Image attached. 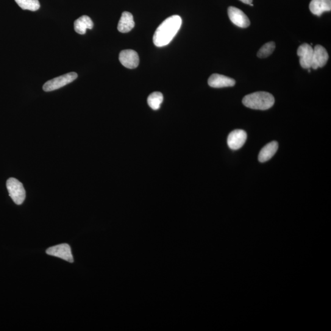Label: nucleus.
<instances>
[{"instance_id": "nucleus-3", "label": "nucleus", "mask_w": 331, "mask_h": 331, "mask_svg": "<svg viewBox=\"0 0 331 331\" xmlns=\"http://www.w3.org/2000/svg\"><path fill=\"white\" fill-rule=\"evenodd\" d=\"M10 196L16 204L21 205L26 199V193L23 184L15 178H10L7 182Z\"/></svg>"}, {"instance_id": "nucleus-5", "label": "nucleus", "mask_w": 331, "mask_h": 331, "mask_svg": "<svg viewBox=\"0 0 331 331\" xmlns=\"http://www.w3.org/2000/svg\"><path fill=\"white\" fill-rule=\"evenodd\" d=\"M46 254L53 257L60 258L69 263L74 262L71 247L68 244H62L50 247L46 250Z\"/></svg>"}, {"instance_id": "nucleus-13", "label": "nucleus", "mask_w": 331, "mask_h": 331, "mask_svg": "<svg viewBox=\"0 0 331 331\" xmlns=\"http://www.w3.org/2000/svg\"><path fill=\"white\" fill-rule=\"evenodd\" d=\"M279 148V144L276 141H272L261 150L258 156L259 161L261 163L266 162L273 157Z\"/></svg>"}, {"instance_id": "nucleus-19", "label": "nucleus", "mask_w": 331, "mask_h": 331, "mask_svg": "<svg viewBox=\"0 0 331 331\" xmlns=\"http://www.w3.org/2000/svg\"><path fill=\"white\" fill-rule=\"evenodd\" d=\"M241 2L244 3V4H246L247 5H250L252 4V3L253 2V0H240Z\"/></svg>"}, {"instance_id": "nucleus-8", "label": "nucleus", "mask_w": 331, "mask_h": 331, "mask_svg": "<svg viewBox=\"0 0 331 331\" xmlns=\"http://www.w3.org/2000/svg\"><path fill=\"white\" fill-rule=\"evenodd\" d=\"M119 60L122 65L129 69L137 68L140 63L138 53L133 50H124L120 53Z\"/></svg>"}, {"instance_id": "nucleus-17", "label": "nucleus", "mask_w": 331, "mask_h": 331, "mask_svg": "<svg viewBox=\"0 0 331 331\" xmlns=\"http://www.w3.org/2000/svg\"><path fill=\"white\" fill-rule=\"evenodd\" d=\"M15 2L24 10L36 11L40 8L39 0H15Z\"/></svg>"}, {"instance_id": "nucleus-12", "label": "nucleus", "mask_w": 331, "mask_h": 331, "mask_svg": "<svg viewBox=\"0 0 331 331\" xmlns=\"http://www.w3.org/2000/svg\"><path fill=\"white\" fill-rule=\"evenodd\" d=\"M309 9L314 15L321 16L322 13L330 11L331 0H311Z\"/></svg>"}, {"instance_id": "nucleus-11", "label": "nucleus", "mask_w": 331, "mask_h": 331, "mask_svg": "<svg viewBox=\"0 0 331 331\" xmlns=\"http://www.w3.org/2000/svg\"><path fill=\"white\" fill-rule=\"evenodd\" d=\"M208 84L213 88L233 87L236 84L235 79L219 74L211 75L208 80Z\"/></svg>"}, {"instance_id": "nucleus-4", "label": "nucleus", "mask_w": 331, "mask_h": 331, "mask_svg": "<svg viewBox=\"0 0 331 331\" xmlns=\"http://www.w3.org/2000/svg\"><path fill=\"white\" fill-rule=\"evenodd\" d=\"M77 78V74L72 72L68 74L62 75V76L54 78L49 80L43 85V90L45 91H52L58 90L66 85L73 82Z\"/></svg>"}, {"instance_id": "nucleus-9", "label": "nucleus", "mask_w": 331, "mask_h": 331, "mask_svg": "<svg viewBox=\"0 0 331 331\" xmlns=\"http://www.w3.org/2000/svg\"><path fill=\"white\" fill-rule=\"evenodd\" d=\"M247 135L243 130H236L228 136L227 143L231 149L236 150L241 149L247 140Z\"/></svg>"}, {"instance_id": "nucleus-16", "label": "nucleus", "mask_w": 331, "mask_h": 331, "mask_svg": "<svg viewBox=\"0 0 331 331\" xmlns=\"http://www.w3.org/2000/svg\"><path fill=\"white\" fill-rule=\"evenodd\" d=\"M163 101V94L158 91L150 94L147 99V102H148L149 106L154 110L159 109Z\"/></svg>"}, {"instance_id": "nucleus-2", "label": "nucleus", "mask_w": 331, "mask_h": 331, "mask_svg": "<svg viewBox=\"0 0 331 331\" xmlns=\"http://www.w3.org/2000/svg\"><path fill=\"white\" fill-rule=\"evenodd\" d=\"M243 103L250 109L268 110L273 106L275 98L272 94L266 91H257L245 96Z\"/></svg>"}, {"instance_id": "nucleus-10", "label": "nucleus", "mask_w": 331, "mask_h": 331, "mask_svg": "<svg viewBox=\"0 0 331 331\" xmlns=\"http://www.w3.org/2000/svg\"><path fill=\"white\" fill-rule=\"evenodd\" d=\"M329 59L326 49L321 45H316L313 49V56L311 68L316 69L323 67Z\"/></svg>"}, {"instance_id": "nucleus-6", "label": "nucleus", "mask_w": 331, "mask_h": 331, "mask_svg": "<svg viewBox=\"0 0 331 331\" xmlns=\"http://www.w3.org/2000/svg\"><path fill=\"white\" fill-rule=\"evenodd\" d=\"M228 16L233 23L240 28H247L250 26V21L243 11L238 8L230 7L228 9Z\"/></svg>"}, {"instance_id": "nucleus-18", "label": "nucleus", "mask_w": 331, "mask_h": 331, "mask_svg": "<svg viewBox=\"0 0 331 331\" xmlns=\"http://www.w3.org/2000/svg\"><path fill=\"white\" fill-rule=\"evenodd\" d=\"M275 49L274 42L271 41L264 44L258 52L257 56L260 58H266L271 55Z\"/></svg>"}, {"instance_id": "nucleus-14", "label": "nucleus", "mask_w": 331, "mask_h": 331, "mask_svg": "<svg viewBox=\"0 0 331 331\" xmlns=\"http://www.w3.org/2000/svg\"><path fill=\"white\" fill-rule=\"evenodd\" d=\"M135 25L132 14L129 12H124L119 22L118 30L121 33H128L134 28Z\"/></svg>"}, {"instance_id": "nucleus-15", "label": "nucleus", "mask_w": 331, "mask_h": 331, "mask_svg": "<svg viewBox=\"0 0 331 331\" xmlns=\"http://www.w3.org/2000/svg\"><path fill=\"white\" fill-rule=\"evenodd\" d=\"M93 21L87 16H82L74 22V30L80 35L85 34L87 29H92Z\"/></svg>"}, {"instance_id": "nucleus-1", "label": "nucleus", "mask_w": 331, "mask_h": 331, "mask_svg": "<svg viewBox=\"0 0 331 331\" xmlns=\"http://www.w3.org/2000/svg\"><path fill=\"white\" fill-rule=\"evenodd\" d=\"M182 21L179 16L169 17L164 21L156 30L153 41L156 46L168 45L176 35L182 26Z\"/></svg>"}, {"instance_id": "nucleus-20", "label": "nucleus", "mask_w": 331, "mask_h": 331, "mask_svg": "<svg viewBox=\"0 0 331 331\" xmlns=\"http://www.w3.org/2000/svg\"><path fill=\"white\" fill-rule=\"evenodd\" d=\"M250 5L251 6V7H254V5H253L252 4H250Z\"/></svg>"}, {"instance_id": "nucleus-7", "label": "nucleus", "mask_w": 331, "mask_h": 331, "mask_svg": "<svg viewBox=\"0 0 331 331\" xmlns=\"http://www.w3.org/2000/svg\"><path fill=\"white\" fill-rule=\"evenodd\" d=\"M297 54L299 57L300 66L304 69L311 68L313 56V49L309 44L304 43L299 47Z\"/></svg>"}]
</instances>
